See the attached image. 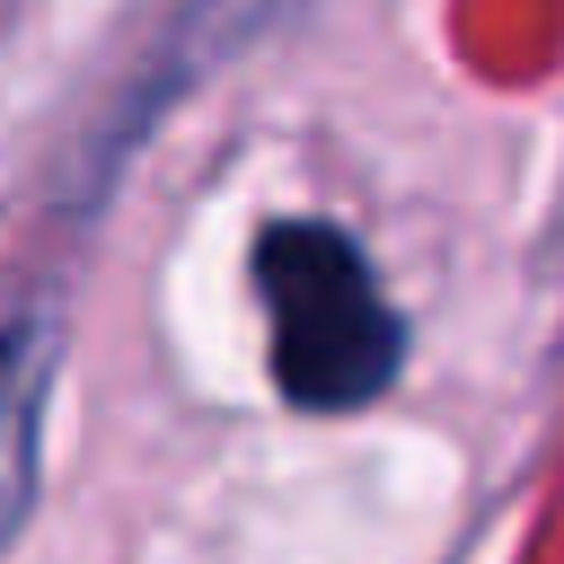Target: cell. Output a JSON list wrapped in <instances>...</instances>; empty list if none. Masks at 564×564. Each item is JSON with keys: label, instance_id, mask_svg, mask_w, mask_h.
I'll return each mask as SVG.
<instances>
[{"label": "cell", "instance_id": "cell-1", "mask_svg": "<svg viewBox=\"0 0 564 564\" xmlns=\"http://www.w3.org/2000/svg\"><path fill=\"white\" fill-rule=\"evenodd\" d=\"M256 300L273 335V379L300 414H361L405 370V326L370 273V256L335 220H264L256 229Z\"/></svg>", "mask_w": 564, "mask_h": 564}, {"label": "cell", "instance_id": "cell-2", "mask_svg": "<svg viewBox=\"0 0 564 564\" xmlns=\"http://www.w3.org/2000/svg\"><path fill=\"white\" fill-rule=\"evenodd\" d=\"M62 326L53 317H0V546L26 529L44 485V414H53Z\"/></svg>", "mask_w": 564, "mask_h": 564}]
</instances>
